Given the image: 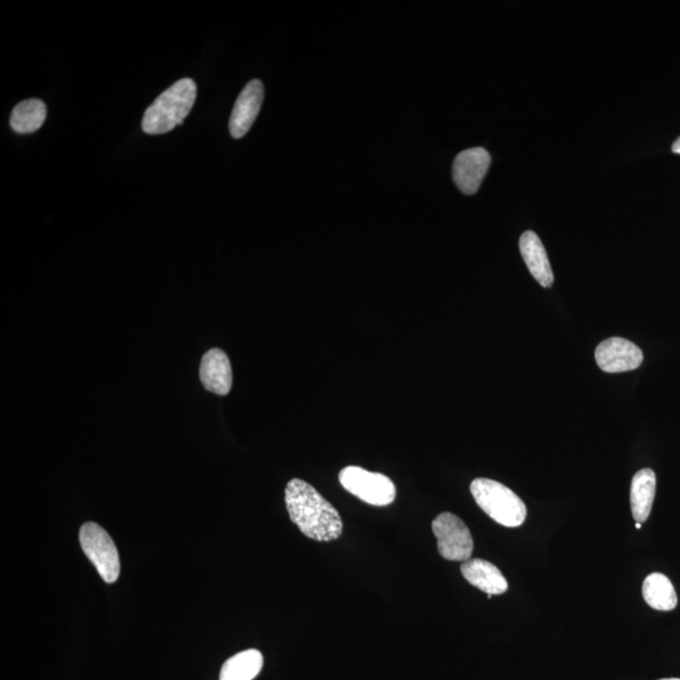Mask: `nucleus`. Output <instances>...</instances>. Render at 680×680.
<instances>
[{
  "label": "nucleus",
  "mask_w": 680,
  "mask_h": 680,
  "mask_svg": "<svg viewBox=\"0 0 680 680\" xmlns=\"http://www.w3.org/2000/svg\"><path fill=\"white\" fill-rule=\"evenodd\" d=\"M642 526H643V525H642V523H638V522H637V525H636L637 529L642 528Z\"/></svg>",
  "instance_id": "obj_18"
},
{
  "label": "nucleus",
  "mask_w": 680,
  "mask_h": 680,
  "mask_svg": "<svg viewBox=\"0 0 680 680\" xmlns=\"http://www.w3.org/2000/svg\"><path fill=\"white\" fill-rule=\"evenodd\" d=\"M671 151L676 154H680V137L676 140L673 146H671Z\"/></svg>",
  "instance_id": "obj_17"
},
{
  "label": "nucleus",
  "mask_w": 680,
  "mask_h": 680,
  "mask_svg": "<svg viewBox=\"0 0 680 680\" xmlns=\"http://www.w3.org/2000/svg\"><path fill=\"white\" fill-rule=\"evenodd\" d=\"M285 503L291 519L304 536L318 542H332L342 536L339 512L310 484L300 479L288 482Z\"/></svg>",
  "instance_id": "obj_1"
},
{
  "label": "nucleus",
  "mask_w": 680,
  "mask_h": 680,
  "mask_svg": "<svg viewBox=\"0 0 680 680\" xmlns=\"http://www.w3.org/2000/svg\"><path fill=\"white\" fill-rule=\"evenodd\" d=\"M643 598L646 604L658 612H671L678 605L673 583L663 574H652L643 583Z\"/></svg>",
  "instance_id": "obj_14"
},
{
  "label": "nucleus",
  "mask_w": 680,
  "mask_h": 680,
  "mask_svg": "<svg viewBox=\"0 0 680 680\" xmlns=\"http://www.w3.org/2000/svg\"><path fill=\"white\" fill-rule=\"evenodd\" d=\"M264 95V85L260 80L248 82L244 90L241 91L230 119L232 138H244L249 129L253 128L257 115L261 111Z\"/></svg>",
  "instance_id": "obj_9"
},
{
  "label": "nucleus",
  "mask_w": 680,
  "mask_h": 680,
  "mask_svg": "<svg viewBox=\"0 0 680 680\" xmlns=\"http://www.w3.org/2000/svg\"><path fill=\"white\" fill-rule=\"evenodd\" d=\"M491 156L484 147H472L458 154L453 162L452 177L460 192L475 194L486 178Z\"/></svg>",
  "instance_id": "obj_8"
},
{
  "label": "nucleus",
  "mask_w": 680,
  "mask_h": 680,
  "mask_svg": "<svg viewBox=\"0 0 680 680\" xmlns=\"http://www.w3.org/2000/svg\"><path fill=\"white\" fill-rule=\"evenodd\" d=\"M200 377L209 393L226 396L232 388V367L222 349H210L202 358Z\"/></svg>",
  "instance_id": "obj_10"
},
{
  "label": "nucleus",
  "mask_w": 680,
  "mask_h": 680,
  "mask_svg": "<svg viewBox=\"0 0 680 680\" xmlns=\"http://www.w3.org/2000/svg\"><path fill=\"white\" fill-rule=\"evenodd\" d=\"M342 487L364 503L386 506L396 499V487L388 476L359 466L344 467L339 473Z\"/></svg>",
  "instance_id": "obj_5"
},
{
  "label": "nucleus",
  "mask_w": 680,
  "mask_h": 680,
  "mask_svg": "<svg viewBox=\"0 0 680 680\" xmlns=\"http://www.w3.org/2000/svg\"><path fill=\"white\" fill-rule=\"evenodd\" d=\"M519 249L531 277L538 284L550 288L554 283V275L541 239L534 231H527L522 234L519 240Z\"/></svg>",
  "instance_id": "obj_11"
},
{
  "label": "nucleus",
  "mask_w": 680,
  "mask_h": 680,
  "mask_svg": "<svg viewBox=\"0 0 680 680\" xmlns=\"http://www.w3.org/2000/svg\"><path fill=\"white\" fill-rule=\"evenodd\" d=\"M596 363L606 373H621L639 369L644 355L637 344L615 337L601 342L595 351Z\"/></svg>",
  "instance_id": "obj_7"
},
{
  "label": "nucleus",
  "mask_w": 680,
  "mask_h": 680,
  "mask_svg": "<svg viewBox=\"0 0 680 680\" xmlns=\"http://www.w3.org/2000/svg\"><path fill=\"white\" fill-rule=\"evenodd\" d=\"M197 99V85L192 78H182L146 108L142 128L147 136H162L182 125Z\"/></svg>",
  "instance_id": "obj_2"
},
{
  "label": "nucleus",
  "mask_w": 680,
  "mask_h": 680,
  "mask_svg": "<svg viewBox=\"0 0 680 680\" xmlns=\"http://www.w3.org/2000/svg\"><path fill=\"white\" fill-rule=\"evenodd\" d=\"M465 580L487 595H502L508 590V582L500 569L490 562L471 559L461 565Z\"/></svg>",
  "instance_id": "obj_12"
},
{
  "label": "nucleus",
  "mask_w": 680,
  "mask_h": 680,
  "mask_svg": "<svg viewBox=\"0 0 680 680\" xmlns=\"http://www.w3.org/2000/svg\"><path fill=\"white\" fill-rule=\"evenodd\" d=\"M82 551L106 583H114L120 575V559L111 535L98 525L88 522L80 529Z\"/></svg>",
  "instance_id": "obj_4"
},
{
  "label": "nucleus",
  "mask_w": 680,
  "mask_h": 680,
  "mask_svg": "<svg viewBox=\"0 0 680 680\" xmlns=\"http://www.w3.org/2000/svg\"><path fill=\"white\" fill-rule=\"evenodd\" d=\"M47 117V107L43 101L29 99L22 101L13 108L11 127L18 134H33L42 127Z\"/></svg>",
  "instance_id": "obj_16"
},
{
  "label": "nucleus",
  "mask_w": 680,
  "mask_h": 680,
  "mask_svg": "<svg viewBox=\"0 0 680 680\" xmlns=\"http://www.w3.org/2000/svg\"><path fill=\"white\" fill-rule=\"evenodd\" d=\"M433 531L437 550L448 561L466 562L472 559L474 541L471 529L458 515L445 512L434 519Z\"/></svg>",
  "instance_id": "obj_6"
},
{
  "label": "nucleus",
  "mask_w": 680,
  "mask_h": 680,
  "mask_svg": "<svg viewBox=\"0 0 680 680\" xmlns=\"http://www.w3.org/2000/svg\"><path fill=\"white\" fill-rule=\"evenodd\" d=\"M472 495L484 513L508 528H517L527 518V506L513 490L496 480L479 478L471 486Z\"/></svg>",
  "instance_id": "obj_3"
},
{
  "label": "nucleus",
  "mask_w": 680,
  "mask_h": 680,
  "mask_svg": "<svg viewBox=\"0 0 680 680\" xmlns=\"http://www.w3.org/2000/svg\"><path fill=\"white\" fill-rule=\"evenodd\" d=\"M262 666V654L256 649H248L223 664L220 680H254L260 675Z\"/></svg>",
  "instance_id": "obj_15"
},
{
  "label": "nucleus",
  "mask_w": 680,
  "mask_h": 680,
  "mask_svg": "<svg viewBox=\"0 0 680 680\" xmlns=\"http://www.w3.org/2000/svg\"><path fill=\"white\" fill-rule=\"evenodd\" d=\"M660 680H680L679 678H668V679H660Z\"/></svg>",
  "instance_id": "obj_19"
},
{
  "label": "nucleus",
  "mask_w": 680,
  "mask_h": 680,
  "mask_svg": "<svg viewBox=\"0 0 680 680\" xmlns=\"http://www.w3.org/2000/svg\"><path fill=\"white\" fill-rule=\"evenodd\" d=\"M655 489L656 476L652 469H642L632 478L630 490L632 517L642 525L652 513Z\"/></svg>",
  "instance_id": "obj_13"
}]
</instances>
